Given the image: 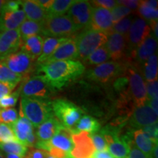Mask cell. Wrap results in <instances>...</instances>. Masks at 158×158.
<instances>
[{"instance_id":"obj_1","label":"cell","mask_w":158,"mask_h":158,"mask_svg":"<svg viewBox=\"0 0 158 158\" xmlns=\"http://www.w3.org/2000/svg\"><path fill=\"white\" fill-rule=\"evenodd\" d=\"M37 70L54 89L59 90L80 78L85 72V67L77 60H64L45 63L37 67Z\"/></svg>"},{"instance_id":"obj_2","label":"cell","mask_w":158,"mask_h":158,"mask_svg":"<svg viewBox=\"0 0 158 158\" xmlns=\"http://www.w3.org/2000/svg\"><path fill=\"white\" fill-rule=\"evenodd\" d=\"M20 108V116H25L35 127L54 116L48 99L22 98Z\"/></svg>"},{"instance_id":"obj_3","label":"cell","mask_w":158,"mask_h":158,"mask_svg":"<svg viewBox=\"0 0 158 158\" xmlns=\"http://www.w3.org/2000/svg\"><path fill=\"white\" fill-rule=\"evenodd\" d=\"M78 30L68 15H47L41 33L48 37H70Z\"/></svg>"},{"instance_id":"obj_4","label":"cell","mask_w":158,"mask_h":158,"mask_svg":"<svg viewBox=\"0 0 158 158\" xmlns=\"http://www.w3.org/2000/svg\"><path fill=\"white\" fill-rule=\"evenodd\" d=\"M78 58L85 60L94 51L106 44L108 35L92 29H86L75 37Z\"/></svg>"},{"instance_id":"obj_5","label":"cell","mask_w":158,"mask_h":158,"mask_svg":"<svg viewBox=\"0 0 158 158\" xmlns=\"http://www.w3.org/2000/svg\"><path fill=\"white\" fill-rule=\"evenodd\" d=\"M53 114L64 127L72 130L84 114L80 107L64 99H57L51 102Z\"/></svg>"},{"instance_id":"obj_6","label":"cell","mask_w":158,"mask_h":158,"mask_svg":"<svg viewBox=\"0 0 158 158\" xmlns=\"http://www.w3.org/2000/svg\"><path fill=\"white\" fill-rule=\"evenodd\" d=\"M19 86L20 95L22 98L48 99L55 90L53 89L43 75L32 77H25Z\"/></svg>"},{"instance_id":"obj_7","label":"cell","mask_w":158,"mask_h":158,"mask_svg":"<svg viewBox=\"0 0 158 158\" xmlns=\"http://www.w3.org/2000/svg\"><path fill=\"white\" fill-rule=\"evenodd\" d=\"M127 67L125 62H106L88 70L85 76L92 81L108 83L123 73Z\"/></svg>"},{"instance_id":"obj_8","label":"cell","mask_w":158,"mask_h":158,"mask_svg":"<svg viewBox=\"0 0 158 158\" xmlns=\"http://www.w3.org/2000/svg\"><path fill=\"white\" fill-rule=\"evenodd\" d=\"M125 71L128 78V90L130 98L133 101L135 107H140L148 101L143 77L137 68L133 66H127Z\"/></svg>"},{"instance_id":"obj_9","label":"cell","mask_w":158,"mask_h":158,"mask_svg":"<svg viewBox=\"0 0 158 158\" xmlns=\"http://www.w3.org/2000/svg\"><path fill=\"white\" fill-rule=\"evenodd\" d=\"M151 33V28L147 21L138 18L133 20L130 28L126 36V41L128 46L127 56L130 59H133V54L141 43L149 36Z\"/></svg>"},{"instance_id":"obj_10","label":"cell","mask_w":158,"mask_h":158,"mask_svg":"<svg viewBox=\"0 0 158 158\" xmlns=\"http://www.w3.org/2000/svg\"><path fill=\"white\" fill-rule=\"evenodd\" d=\"M35 147L45 150L46 152L52 148L70 155L71 151L73 148L71 130L63 126L51 140L48 141H37Z\"/></svg>"},{"instance_id":"obj_11","label":"cell","mask_w":158,"mask_h":158,"mask_svg":"<svg viewBox=\"0 0 158 158\" xmlns=\"http://www.w3.org/2000/svg\"><path fill=\"white\" fill-rule=\"evenodd\" d=\"M0 61L13 73L25 78L32 70L35 60L29 54L21 50L0 59Z\"/></svg>"},{"instance_id":"obj_12","label":"cell","mask_w":158,"mask_h":158,"mask_svg":"<svg viewBox=\"0 0 158 158\" xmlns=\"http://www.w3.org/2000/svg\"><path fill=\"white\" fill-rule=\"evenodd\" d=\"M92 7L89 1L77 0L69 9L68 15L80 30L89 29Z\"/></svg>"},{"instance_id":"obj_13","label":"cell","mask_w":158,"mask_h":158,"mask_svg":"<svg viewBox=\"0 0 158 158\" xmlns=\"http://www.w3.org/2000/svg\"><path fill=\"white\" fill-rule=\"evenodd\" d=\"M73 148L70 152L73 158H92L96 150L90 134L86 132H71Z\"/></svg>"},{"instance_id":"obj_14","label":"cell","mask_w":158,"mask_h":158,"mask_svg":"<svg viewBox=\"0 0 158 158\" xmlns=\"http://www.w3.org/2000/svg\"><path fill=\"white\" fill-rule=\"evenodd\" d=\"M157 114L150 107L148 102L140 107H135L130 116L129 123L132 129L143 128L157 123Z\"/></svg>"},{"instance_id":"obj_15","label":"cell","mask_w":158,"mask_h":158,"mask_svg":"<svg viewBox=\"0 0 158 158\" xmlns=\"http://www.w3.org/2000/svg\"><path fill=\"white\" fill-rule=\"evenodd\" d=\"M111 12L102 7H92L90 28L106 35L111 33L114 26Z\"/></svg>"},{"instance_id":"obj_16","label":"cell","mask_w":158,"mask_h":158,"mask_svg":"<svg viewBox=\"0 0 158 158\" xmlns=\"http://www.w3.org/2000/svg\"><path fill=\"white\" fill-rule=\"evenodd\" d=\"M21 43L19 29L0 33V59L19 51Z\"/></svg>"},{"instance_id":"obj_17","label":"cell","mask_w":158,"mask_h":158,"mask_svg":"<svg viewBox=\"0 0 158 158\" xmlns=\"http://www.w3.org/2000/svg\"><path fill=\"white\" fill-rule=\"evenodd\" d=\"M110 57L118 61L127 56V41L126 37L118 33L112 32L108 35L107 41L105 44Z\"/></svg>"},{"instance_id":"obj_18","label":"cell","mask_w":158,"mask_h":158,"mask_svg":"<svg viewBox=\"0 0 158 158\" xmlns=\"http://www.w3.org/2000/svg\"><path fill=\"white\" fill-rule=\"evenodd\" d=\"M78 58V53L76 41L75 39L70 38L59 46L43 64L56 61L75 60Z\"/></svg>"},{"instance_id":"obj_19","label":"cell","mask_w":158,"mask_h":158,"mask_svg":"<svg viewBox=\"0 0 158 158\" xmlns=\"http://www.w3.org/2000/svg\"><path fill=\"white\" fill-rule=\"evenodd\" d=\"M157 39L156 38L152 33L146 38L141 44L138 47L133 54V59L135 60V62L143 64L150 56L155 54L157 51Z\"/></svg>"},{"instance_id":"obj_20","label":"cell","mask_w":158,"mask_h":158,"mask_svg":"<svg viewBox=\"0 0 158 158\" xmlns=\"http://www.w3.org/2000/svg\"><path fill=\"white\" fill-rule=\"evenodd\" d=\"M27 19L23 10L15 12L1 11L0 14V31H5L19 28L23 21Z\"/></svg>"},{"instance_id":"obj_21","label":"cell","mask_w":158,"mask_h":158,"mask_svg":"<svg viewBox=\"0 0 158 158\" xmlns=\"http://www.w3.org/2000/svg\"><path fill=\"white\" fill-rule=\"evenodd\" d=\"M63 125L55 116L49 118L37 127L35 133L40 141H48L56 135Z\"/></svg>"},{"instance_id":"obj_22","label":"cell","mask_w":158,"mask_h":158,"mask_svg":"<svg viewBox=\"0 0 158 158\" xmlns=\"http://www.w3.org/2000/svg\"><path fill=\"white\" fill-rule=\"evenodd\" d=\"M132 139L133 143L140 151L142 152L149 158H152L154 149L157 143L152 141L141 129L134 130L132 131Z\"/></svg>"},{"instance_id":"obj_23","label":"cell","mask_w":158,"mask_h":158,"mask_svg":"<svg viewBox=\"0 0 158 158\" xmlns=\"http://www.w3.org/2000/svg\"><path fill=\"white\" fill-rule=\"evenodd\" d=\"M23 11L24 12L27 20L43 23L47 17V13L45 10L36 2L35 0L21 1Z\"/></svg>"},{"instance_id":"obj_24","label":"cell","mask_w":158,"mask_h":158,"mask_svg":"<svg viewBox=\"0 0 158 158\" xmlns=\"http://www.w3.org/2000/svg\"><path fill=\"white\" fill-rule=\"evenodd\" d=\"M10 126L18 141L24 145L29 135L34 133L32 124L23 116H20L17 121Z\"/></svg>"},{"instance_id":"obj_25","label":"cell","mask_w":158,"mask_h":158,"mask_svg":"<svg viewBox=\"0 0 158 158\" xmlns=\"http://www.w3.org/2000/svg\"><path fill=\"white\" fill-rule=\"evenodd\" d=\"M43 42V37L40 35L30 37L22 41L21 45V51H24L35 60L42 53Z\"/></svg>"},{"instance_id":"obj_26","label":"cell","mask_w":158,"mask_h":158,"mask_svg":"<svg viewBox=\"0 0 158 158\" xmlns=\"http://www.w3.org/2000/svg\"><path fill=\"white\" fill-rule=\"evenodd\" d=\"M68 39L70 37H47L43 42L42 53L37 59V64H43L54 51Z\"/></svg>"},{"instance_id":"obj_27","label":"cell","mask_w":158,"mask_h":158,"mask_svg":"<svg viewBox=\"0 0 158 158\" xmlns=\"http://www.w3.org/2000/svg\"><path fill=\"white\" fill-rule=\"evenodd\" d=\"M108 152L114 158H127L130 152V146L122 137H116L106 142Z\"/></svg>"},{"instance_id":"obj_28","label":"cell","mask_w":158,"mask_h":158,"mask_svg":"<svg viewBox=\"0 0 158 158\" xmlns=\"http://www.w3.org/2000/svg\"><path fill=\"white\" fill-rule=\"evenodd\" d=\"M75 127L71 132H86L91 135L100 130V123L92 116L85 115L81 117Z\"/></svg>"},{"instance_id":"obj_29","label":"cell","mask_w":158,"mask_h":158,"mask_svg":"<svg viewBox=\"0 0 158 158\" xmlns=\"http://www.w3.org/2000/svg\"><path fill=\"white\" fill-rule=\"evenodd\" d=\"M19 30L21 40L23 41L29 37L38 35V34L41 33L42 23L26 19L19 27Z\"/></svg>"},{"instance_id":"obj_30","label":"cell","mask_w":158,"mask_h":158,"mask_svg":"<svg viewBox=\"0 0 158 158\" xmlns=\"http://www.w3.org/2000/svg\"><path fill=\"white\" fill-rule=\"evenodd\" d=\"M143 76L147 82L157 80V56L154 54L143 64Z\"/></svg>"},{"instance_id":"obj_31","label":"cell","mask_w":158,"mask_h":158,"mask_svg":"<svg viewBox=\"0 0 158 158\" xmlns=\"http://www.w3.org/2000/svg\"><path fill=\"white\" fill-rule=\"evenodd\" d=\"M110 59V55L104 45L90 54L85 59L84 62L88 65H99L106 62Z\"/></svg>"},{"instance_id":"obj_32","label":"cell","mask_w":158,"mask_h":158,"mask_svg":"<svg viewBox=\"0 0 158 158\" xmlns=\"http://www.w3.org/2000/svg\"><path fill=\"white\" fill-rule=\"evenodd\" d=\"M76 2V0H56L46 12L47 15H63Z\"/></svg>"},{"instance_id":"obj_33","label":"cell","mask_w":158,"mask_h":158,"mask_svg":"<svg viewBox=\"0 0 158 158\" xmlns=\"http://www.w3.org/2000/svg\"><path fill=\"white\" fill-rule=\"evenodd\" d=\"M22 79H23L22 76L13 73L0 61V82L17 86L18 84H19V82L22 81Z\"/></svg>"},{"instance_id":"obj_34","label":"cell","mask_w":158,"mask_h":158,"mask_svg":"<svg viewBox=\"0 0 158 158\" xmlns=\"http://www.w3.org/2000/svg\"><path fill=\"white\" fill-rule=\"evenodd\" d=\"M0 149L6 154H13L24 157L28 151V147L19 141L9 142V143H0Z\"/></svg>"},{"instance_id":"obj_35","label":"cell","mask_w":158,"mask_h":158,"mask_svg":"<svg viewBox=\"0 0 158 158\" xmlns=\"http://www.w3.org/2000/svg\"><path fill=\"white\" fill-rule=\"evenodd\" d=\"M138 13L141 17H143L146 21H149V23L152 21H157L158 10L157 9H153L144 3L143 1H141L139 7L138 8Z\"/></svg>"},{"instance_id":"obj_36","label":"cell","mask_w":158,"mask_h":158,"mask_svg":"<svg viewBox=\"0 0 158 158\" xmlns=\"http://www.w3.org/2000/svg\"><path fill=\"white\" fill-rule=\"evenodd\" d=\"M19 118V114L15 108H10L0 110V123L11 125Z\"/></svg>"},{"instance_id":"obj_37","label":"cell","mask_w":158,"mask_h":158,"mask_svg":"<svg viewBox=\"0 0 158 158\" xmlns=\"http://www.w3.org/2000/svg\"><path fill=\"white\" fill-rule=\"evenodd\" d=\"M132 22H133V18L131 16L124 18V19H122L118 22L114 23L113 28H112L111 33H118V34L123 35V36L126 37L128 33V31H129Z\"/></svg>"},{"instance_id":"obj_38","label":"cell","mask_w":158,"mask_h":158,"mask_svg":"<svg viewBox=\"0 0 158 158\" xmlns=\"http://www.w3.org/2000/svg\"><path fill=\"white\" fill-rule=\"evenodd\" d=\"M13 141H19L15 137L10 126L4 123H0V143H5Z\"/></svg>"},{"instance_id":"obj_39","label":"cell","mask_w":158,"mask_h":158,"mask_svg":"<svg viewBox=\"0 0 158 158\" xmlns=\"http://www.w3.org/2000/svg\"><path fill=\"white\" fill-rule=\"evenodd\" d=\"M112 15V19H113L114 23H116L121 21L122 19L127 17L130 13H132V10L128 7H124V6L116 5L113 9L110 10Z\"/></svg>"},{"instance_id":"obj_40","label":"cell","mask_w":158,"mask_h":158,"mask_svg":"<svg viewBox=\"0 0 158 158\" xmlns=\"http://www.w3.org/2000/svg\"><path fill=\"white\" fill-rule=\"evenodd\" d=\"M20 96V89L19 88L14 92H12L8 95L4 97L0 100V108L2 109L6 108H10L15 106L17 103L18 100Z\"/></svg>"},{"instance_id":"obj_41","label":"cell","mask_w":158,"mask_h":158,"mask_svg":"<svg viewBox=\"0 0 158 158\" xmlns=\"http://www.w3.org/2000/svg\"><path fill=\"white\" fill-rule=\"evenodd\" d=\"M90 136L97 152H108V146L101 133L97 132L91 134Z\"/></svg>"},{"instance_id":"obj_42","label":"cell","mask_w":158,"mask_h":158,"mask_svg":"<svg viewBox=\"0 0 158 158\" xmlns=\"http://www.w3.org/2000/svg\"><path fill=\"white\" fill-rule=\"evenodd\" d=\"M157 123L151 124L142 128V131L155 143H157Z\"/></svg>"},{"instance_id":"obj_43","label":"cell","mask_w":158,"mask_h":158,"mask_svg":"<svg viewBox=\"0 0 158 158\" xmlns=\"http://www.w3.org/2000/svg\"><path fill=\"white\" fill-rule=\"evenodd\" d=\"M146 89L148 100H152L154 98H157L158 93V83L157 80L151 82L146 83Z\"/></svg>"},{"instance_id":"obj_44","label":"cell","mask_w":158,"mask_h":158,"mask_svg":"<svg viewBox=\"0 0 158 158\" xmlns=\"http://www.w3.org/2000/svg\"><path fill=\"white\" fill-rule=\"evenodd\" d=\"M48 153L45 150L32 147L28 149L24 156L25 158H46Z\"/></svg>"},{"instance_id":"obj_45","label":"cell","mask_w":158,"mask_h":158,"mask_svg":"<svg viewBox=\"0 0 158 158\" xmlns=\"http://www.w3.org/2000/svg\"><path fill=\"white\" fill-rule=\"evenodd\" d=\"M91 2L98 7H102V8L109 10L113 9L117 5L116 2L114 0H95V1H92Z\"/></svg>"},{"instance_id":"obj_46","label":"cell","mask_w":158,"mask_h":158,"mask_svg":"<svg viewBox=\"0 0 158 158\" xmlns=\"http://www.w3.org/2000/svg\"><path fill=\"white\" fill-rule=\"evenodd\" d=\"M21 1H6L2 11L15 12L20 10Z\"/></svg>"},{"instance_id":"obj_47","label":"cell","mask_w":158,"mask_h":158,"mask_svg":"<svg viewBox=\"0 0 158 158\" xmlns=\"http://www.w3.org/2000/svg\"><path fill=\"white\" fill-rule=\"evenodd\" d=\"M127 158H149L135 147L133 142L130 144V152Z\"/></svg>"},{"instance_id":"obj_48","label":"cell","mask_w":158,"mask_h":158,"mask_svg":"<svg viewBox=\"0 0 158 158\" xmlns=\"http://www.w3.org/2000/svg\"><path fill=\"white\" fill-rule=\"evenodd\" d=\"M15 85L0 82V100L4 97L11 94L13 90L15 88Z\"/></svg>"},{"instance_id":"obj_49","label":"cell","mask_w":158,"mask_h":158,"mask_svg":"<svg viewBox=\"0 0 158 158\" xmlns=\"http://www.w3.org/2000/svg\"><path fill=\"white\" fill-rule=\"evenodd\" d=\"M117 5H120L124 7H128V8L133 10H137L139 7L141 1H137V0H118L116 1Z\"/></svg>"},{"instance_id":"obj_50","label":"cell","mask_w":158,"mask_h":158,"mask_svg":"<svg viewBox=\"0 0 158 158\" xmlns=\"http://www.w3.org/2000/svg\"><path fill=\"white\" fill-rule=\"evenodd\" d=\"M36 2L45 11H48L53 3V0H35Z\"/></svg>"},{"instance_id":"obj_51","label":"cell","mask_w":158,"mask_h":158,"mask_svg":"<svg viewBox=\"0 0 158 158\" xmlns=\"http://www.w3.org/2000/svg\"><path fill=\"white\" fill-rule=\"evenodd\" d=\"M92 158H113L108 152H95Z\"/></svg>"},{"instance_id":"obj_52","label":"cell","mask_w":158,"mask_h":158,"mask_svg":"<svg viewBox=\"0 0 158 158\" xmlns=\"http://www.w3.org/2000/svg\"><path fill=\"white\" fill-rule=\"evenodd\" d=\"M148 103L150 104V107L152 108V110L158 115V100L157 98H154L152 100H148Z\"/></svg>"},{"instance_id":"obj_53","label":"cell","mask_w":158,"mask_h":158,"mask_svg":"<svg viewBox=\"0 0 158 158\" xmlns=\"http://www.w3.org/2000/svg\"><path fill=\"white\" fill-rule=\"evenodd\" d=\"M144 3L147 5L148 7H151L153 9H157V1L155 0H149V1H143Z\"/></svg>"},{"instance_id":"obj_54","label":"cell","mask_w":158,"mask_h":158,"mask_svg":"<svg viewBox=\"0 0 158 158\" xmlns=\"http://www.w3.org/2000/svg\"><path fill=\"white\" fill-rule=\"evenodd\" d=\"M5 157V158H23V157H21V156L13 155V154H6Z\"/></svg>"},{"instance_id":"obj_55","label":"cell","mask_w":158,"mask_h":158,"mask_svg":"<svg viewBox=\"0 0 158 158\" xmlns=\"http://www.w3.org/2000/svg\"><path fill=\"white\" fill-rule=\"evenodd\" d=\"M6 1H2V0H0V14H1V11H2V7L3 5H5Z\"/></svg>"},{"instance_id":"obj_56","label":"cell","mask_w":158,"mask_h":158,"mask_svg":"<svg viewBox=\"0 0 158 158\" xmlns=\"http://www.w3.org/2000/svg\"><path fill=\"white\" fill-rule=\"evenodd\" d=\"M0 158H5V155H4L2 153L1 151H0Z\"/></svg>"},{"instance_id":"obj_57","label":"cell","mask_w":158,"mask_h":158,"mask_svg":"<svg viewBox=\"0 0 158 158\" xmlns=\"http://www.w3.org/2000/svg\"><path fill=\"white\" fill-rule=\"evenodd\" d=\"M46 158H56V157H53V156H51V155H50L48 154V156H47V157Z\"/></svg>"},{"instance_id":"obj_58","label":"cell","mask_w":158,"mask_h":158,"mask_svg":"<svg viewBox=\"0 0 158 158\" xmlns=\"http://www.w3.org/2000/svg\"><path fill=\"white\" fill-rule=\"evenodd\" d=\"M69 158H73V157H69Z\"/></svg>"}]
</instances>
